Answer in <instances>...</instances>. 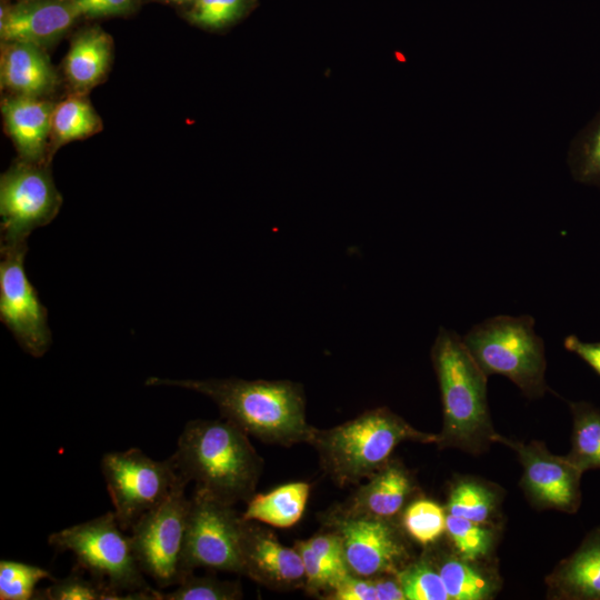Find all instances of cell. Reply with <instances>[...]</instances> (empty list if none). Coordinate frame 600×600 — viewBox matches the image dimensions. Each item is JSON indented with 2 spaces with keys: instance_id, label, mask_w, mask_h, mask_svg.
I'll return each instance as SVG.
<instances>
[{
  "instance_id": "obj_1",
  "label": "cell",
  "mask_w": 600,
  "mask_h": 600,
  "mask_svg": "<svg viewBox=\"0 0 600 600\" xmlns=\"http://www.w3.org/2000/svg\"><path fill=\"white\" fill-rule=\"evenodd\" d=\"M146 384L179 387L204 394L218 406L223 418L266 443L310 444L316 430L307 421L302 386L293 381L150 377Z\"/></svg>"
},
{
  "instance_id": "obj_2",
  "label": "cell",
  "mask_w": 600,
  "mask_h": 600,
  "mask_svg": "<svg viewBox=\"0 0 600 600\" xmlns=\"http://www.w3.org/2000/svg\"><path fill=\"white\" fill-rule=\"evenodd\" d=\"M170 459L194 489L231 506L251 499L263 471L248 434L226 418L189 421Z\"/></svg>"
},
{
  "instance_id": "obj_3",
  "label": "cell",
  "mask_w": 600,
  "mask_h": 600,
  "mask_svg": "<svg viewBox=\"0 0 600 600\" xmlns=\"http://www.w3.org/2000/svg\"><path fill=\"white\" fill-rule=\"evenodd\" d=\"M431 361L442 403V429L436 444L472 454L484 452L497 434L488 406V376L462 338L443 327L432 344Z\"/></svg>"
},
{
  "instance_id": "obj_4",
  "label": "cell",
  "mask_w": 600,
  "mask_h": 600,
  "mask_svg": "<svg viewBox=\"0 0 600 600\" xmlns=\"http://www.w3.org/2000/svg\"><path fill=\"white\" fill-rule=\"evenodd\" d=\"M404 441L436 444L438 433L420 431L382 407L329 429L316 428L310 446L326 474L343 487L373 476Z\"/></svg>"
},
{
  "instance_id": "obj_5",
  "label": "cell",
  "mask_w": 600,
  "mask_h": 600,
  "mask_svg": "<svg viewBox=\"0 0 600 600\" xmlns=\"http://www.w3.org/2000/svg\"><path fill=\"white\" fill-rule=\"evenodd\" d=\"M48 542L59 552L70 551L77 568L108 584L123 599L159 600L160 590L146 581L131 537L124 533L113 511L53 532Z\"/></svg>"
},
{
  "instance_id": "obj_6",
  "label": "cell",
  "mask_w": 600,
  "mask_h": 600,
  "mask_svg": "<svg viewBox=\"0 0 600 600\" xmlns=\"http://www.w3.org/2000/svg\"><path fill=\"white\" fill-rule=\"evenodd\" d=\"M462 340L487 376L507 377L529 399L540 398L548 390L544 344L534 331L531 316L486 319L473 326Z\"/></svg>"
},
{
  "instance_id": "obj_7",
  "label": "cell",
  "mask_w": 600,
  "mask_h": 600,
  "mask_svg": "<svg viewBox=\"0 0 600 600\" xmlns=\"http://www.w3.org/2000/svg\"><path fill=\"white\" fill-rule=\"evenodd\" d=\"M182 477L159 506L143 514L130 529L138 564L158 588L178 586L188 574L183 550L190 498Z\"/></svg>"
},
{
  "instance_id": "obj_8",
  "label": "cell",
  "mask_w": 600,
  "mask_h": 600,
  "mask_svg": "<svg viewBox=\"0 0 600 600\" xmlns=\"http://www.w3.org/2000/svg\"><path fill=\"white\" fill-rule=\"evenodd\" d=\"M101 472L113 512L124 531L164 501L181 479L170 457L153 460L138 448L106 453Z\"/></svg>"
},
{
  "instance_id": "obj_9",
  "label": "cell",
  "mask_w": 600,
  "mask_h": 600,
  "mask_svg": "<svg viewBox=\"0 0 600 600\" xmlns=\"http://www.w3.org/2000/svg\"><path fill=\"white\" fill-rule=\"evenodd\" d=\"M243 517L231 504L194 489L183 550L187 574L197 568L243 574L240 536Z\"/></svg>"
},
{
  "instance_id": "obj_10",
  "label": "cell",
  "mask_w": 600,
  "mask_h": 600,
  "mask_svg": "<svg viewBox=\"0 0 600 600\" xmlns=\"http://www.w3.org/2000/svg\"><path fill=\"white\" fill-rule=\"evenodd\" d=\"M62 198L47 169L23 161L0 179V249L27 244L30 233L52 221Z\"/></svg>"
},
{
  "instance_id": "obj_11",
  "label": "cell",
  "mask_w": 600,
  "mask_h": 600,
  "mask_svg": "<svg viewBox=\"0 0 600 600\" xmlns=\"http://www.w3.org/2000/svg\"><path fill=\"white\" fill-rule=\"evenodd\" d=\"M27 244L0 249V320L19 346L40 358L52 342L48 311L24 269Z\"/></svg>"
},
{
  "instance_id": "obj_12",
  "label": "cell",
  "mask_w": 600,
  "mask_h": 600,
  "mask_svg": "<svg viewBox=\"0 0 600 600\" xmlns=\"http://www.w3.org/2000/svg\"><path fill=\"white\" fill-rule=\"evenodd\" d=\"M321 520L324 527L339 533L351 574L362 578L397 574L411 561L404 534L394 520L326 516Z\"/></svg>"
},
{
  "instance_id": "obj_13",
  "label": "cell",
  "mask_w": 600,
  "mask_h": 600,
  "mask_svg": "<svg viewBox=\"0 0 600 600\" xmlns=\"http://www.w3.org/2000/svg\"><path fill=\"white\" fill-rule=\"evenodd\" d=\"M492 440L517 453L523 470L520 484L532 506L568 513L579 509L583 472L567 456L551 453L541 441L524 443L499 433Z\"/></svg>"
},
{
  "instance_id": "obj_14",
  "label": "cell",
  "mask_w": 600,
  "mask_h": 600,
  "mask_svg": "<svg viewBox=\"0 0 600 600\" xmlns=\"http://www.w3.org/2000/svg\"><path fill=\"white\" fill-rule=\"evenodd\" d=\"M243 574L274 590L304 587V570L298 550L283 546L257 521L243 519L240 536Z\"/></svg>"
},
{
  "instance_id": "obj_15",
  "label": "cell",
  "mask_w": 600,
  "mask_h": 600,
  "mask_svg": "<svg viewBox=\"0 0 600 600\" xmlns=\"http://www.w3.org/2000/svg\"><path fill=\"white\" fill-rule=\"evenodd\" d=\"M416 491L410 471L399 461L390 460L347 500L322 516L394 520L411 502Z\"/></svg>"
},
{
  "instance_id": "obj_16",
  "label": "cell",
  "mask_w": 600,
  "mask_h": 600,
  "mask_svg": "<svg viewBox=\"0 0 600 600\" xmlns=\"http://www.w3.org/2000/svg\"><path fill=\"white\" fill-rule=\"evenodd\" d=\"M81 16L72 0H26L0 9L3 43H30L39 48L58 40Z\"/></svg>"
},
{
  "instance_id": "obj_17",
  "label": "cell",
  "mask_w": 600,
  "mask_h": 600,
  "mask_svg": "<svg viewBox=\"0 0 600 600\" xmlns=\"http://www.w3.org/2000/svg\"><path fill=\"white\" fill-rule=\"evenodd\" d=\"M54 107L50 101L26 96L2 100L7 131L23 161L39 163L43 159Z\"/></svg>"
},
{
  "instance_id": "obj_18",
  "label": "cell",
  "mask_w": 600,
  "mask_h": 600,
  "mask_svg": "<svg viewBox=\"0 0 600 600\" xmlns=\"http://www.w3.org/2000/svg\"><path fill=\"white\" fill-rule=\"evenodd\" d=\"M551 596L569 600H600V528L562 560L547 579Z\"/></svg>"
},
{
  "instance_id": "obj_19",
  "label": "cell",
  "mask_w": 600,
  "mask_h": 600,
  "mask_svg": "<svg viewBox=\"0 0 600 600\" xmlns=\"http://www.w3.org/2000/svg\"><path fill=\"white\" fill-rule=\"evenodd\" d=\"M1 84L17 96L41 98L56 84L54 70L41 48L21 42L2 44Z\"/></svg>"
},
{
  "instance_id": "obj_20",
  "label": "cell",
  "mask_w": 600,
  "mask_h": 600,
  "mask_svg": "<svg viewBox=\"0 0 600 600\" xmlns=\"http://www.w3.org/2000/svg\"><path fill=\"white\" fill-rule=\"evenodd\" d=\"M112 57L111 38L92 28L74 38L66 57L64 72L71 86L86 91L106 76Z\"/></svg>"
},
{
  "instance_id": "obj_21",
  "label": "cell",
  "mask_w": 600,
  "mask_h": 600,
  "mask_svg": "<svg viewBox=\"0 0 600 600\" xmlns=\"http://www.w3.org/2000/svg\"><path fill=\"white\" fill-rule=\"evenodd\" d=\"M309 496L308 482H289L264 493H254L247 501L242 517L276 528H290L302 518Z\"/></svg>"
},
{
  "instance_id": "obj_22",
  "label": "cell",
  "mask_w": 600,
  "mask_h": 600,
  "mask_svg": "<svg viewBox=\"0 0 600 600\" xmlns=\"http://www.w3.org/2000/svg\"><path fill=\"white\" fill-rule=\"evenodd\" d=\"M443 581L450 600H487L498 590L497 578L477 561L461 558L456 552L430 556Z\"/></svg>"
},
{
  "instance_id": "obj_23",
  "label": "cell",
  "mask_w": 600,
  "mask_h": 600,
  "mask_svg": "<svg viewBox=\"0 0 600 600\" xmlns=\"http://www.w3.org/2000/svg\"><path fill=\"white\" fill-rule=\"evenodd\" d=\"M500 494L496 487L474 478L457 480L449 492L447 513L488 524L496 517Z\"/></svg>"
},
{
  "instance_id": "obj_24",
  "label": "cell",
  "mask_w": 600,
  "mask_h": 600,
  "mask_svg": "<svg viewBox=\"0 0 600 600\" xmlns=\"http://www.w3.org/2000/svg\"><path fill=\"white\" fill-rule=\"evenodd\" d=\"M570 409L573 426L567 457L582 472L600 469V410L584 401L570 402Z\"/></svg>"
},
{
  "instance_id": "obj_25",
  "label": "cell",
  "mask_w": 600,
  "mask_h": 600,
  "mask_svg": "<svg viewBox=\"0 0 600 600\" xmlns=\"http://www.w3.org/2000/svg\"><path fill=\"white\" fill-rule=\"evenodd\" d=\"M567 163L577 182L600 188V110L572 139Z\"/></svg>"
},
{
  "instance_id": "obj_26",
  "label": "cell",
  "mask_w": 600,
  "mask_h": 600,
  "mask_svg": "<svg viewBox=\"0 0 600 600\" xmlns=\"http://www.w3.org/2000/svg\"><path fill=\"white\" fill-rule=\"evenodd\" d=\"M101 129L92 106L81 97H71L54 107L51 131L57 144L87 138Z\"/></svg>"
},
{
  "instance_id": "obj_27",
  "label": "cell",
  "mask_w": 600,
  "mask_h": 600,
  "mask_svg": "<svg viewBox=\"0 0 600 600\" xmlns=\"http://www.w3.org/2000/svg\"><path fill=\"white\" fill-rule=\"evenodd\" d=\"M447 510L436 501L412 500L401 513V526L417 543L428 547L446 533Z\"/></svg>"
},
{
  "instance_id": "obj_28",
  "label": "cell",
  "mask_w": 600,
  "mask_h": 600,
  "mask_svg": "<svg viewBox=\"0 0 600 600\" xmlns=\"http://www.w3.org/2000/svg\"><path fill=\"white\" fill-rule=\"evenodd\" d=\"M446 533L453 551L467 560L479 562L493 549L494 532L488 524L447 513Z\"/></svg>"
},
{
  "instance_id": "obj_29",
  "label": "cell",
  "mask_w": 600,
  "mask_h": 600,
  "mask_svg": "<svg viewBox=\"0 0 600 600\" xmlns=\"http://www.w3.org/2000/svg\"><path fill=\"white\" fill-rule=\"evenodd\" d=\"M408 600H450L440 573L426 553L396 574Z\"/></svg>"
},
{
  "instance_id": "obj_30",
  "label": "cell",
  "mask_w": 600,
  "mask_h": 600,
  "mask_svg": "<svg viewBox=\"0 0 600 600\" xmlns=\"http://www.w3.org/2000/svg\"><path fill=\"white\" fill-rule=\"evenodd\" d=\"M33 599L37 600H122L121 593L106 583L93 578L87 579L79 571L73 570L62 579H54L46 589L37 590Z\"/></svg>"
},
{
  "instance_id": "obj_31",
  "label": "cell",
  "mask_w": 600,
  "mask_h": 600,
  "mask_svg": "<svg viewBox=\"0 0 600 600\" xmlns=\"http://www.w3.org/2000/svg\"><path fill=\"white\" fill-rule=\"evenodd\" d=\"M243 597L239 581L219 580L207 574H188L171 592L159 593V600H238Z\"/></svg>"
},
{
  "instance_id": "obj_32",
  "label": "cell",
  "mask_w": 600,
  "mask_h": 600,
  "mask_svg": "<svg viewBox=\"0 0 600 600\" xmlns=\"http://www.w3.org/2000/svg\"><path fill=\"white\" fill-rule=\"evenodd\" d=\"M43 579L54 580L44 568L2 559L0 561V599H33L37 591L36 587Z\"/></svg>"
},
{
  "instance_id": "obj_33",
  "label": "cell",
  "mask_w": 600,
  "mask_h": 600,
  "mask_svg": "<svg viewBox=\"0 0 600 600\" xmlns=\"http://www.w3.org/2000/svg\"><path fill=\"white\" fill-rule=\"evenodd\" d=\"M304 570V589L310 594L327 593L350 574L318 556L306 540L296 541Z\"/></svg>"
},
{
  "instance_id": "obj_34",
  "label": "cell",
  "mask_w": 600,
  "mask_h": 600,
  "mask_svg": "<svg viewBox=\"0 0 600 600\" xmlns=\"http://www.w3.org/2000/svg\"><path fill=\"white\" fill-rule=\"evenodd\" d=\"M243 0H196L191 20L202 26L220 27L241 12Z\"/></svg>"
},
{
  "instance_id": "obj_35",
  "label": "cell",
  "mask_w": 600,
  "mask_h": 600,
  "mask_svg": "<svg viewBox=\"0 0 600 600\" xmlns=\"http://www.w3.org/2000/svg\"><path fill=\"white\" fill-rule=\"evenodd\" d=\"M328 600H377L373 578L347 576L333 589L324 593Z\"/></svg>"
},
{
  "instance_id": "obj_36",
  "label": "cell",
  "mask_w": 600,
  "mask_h": 600,
  "mask_svg": "<svg viewBox=\"0 0 600 600\" xmlns=\"http://www.w3.org/2000/svg\"><path fill=\"white\" fill-rule=\"evenodd\" d=\"M306 541L322 559L334 567L349 571L344 560L342 541L336 530L326 527L323 532L316 533Z\"/></svg>"
},
{
  "instance_id": "obj_37",
  "label": "cell",
  "mask_w": 600,
  "mask_h": 600,
  "mask_svg": "<svg viewBox=\"0 0 600 600\" xmlns=\"http://www.w3.org/2000/svg\"><path fill=\"white\" fill-rule=\"evenodd\" d=\"M81 14L104 17L122 14L131 10L134 0H72Z\"/></svg>"
},
{
  "instance_id": "obj_38",
  "label": "cell",
  "mask_w": 600,
  "mask_h": 600,
  "mask_svg": "<svg viewBox=\"0 0 600 600\" xmlns=\"http://www.w3.org/2000/svg\"><path fill=\"white\" fill-rule=\"evenodd\" d=\"M564 348L581 358L600 376V341H583L574 334L567 336L563 340Z\"/></svg>"
},
{
  "instance_id": "obj_39",
  "label": "cell",
  "mask_w": 600,
  "mask_h": 600,
  "mask_svg": "<svg viewBox=\"0 0 600 600\" xmlns=\"http://www.w3.org/2000/svg\"><path fill=\"white\" fill-rule=\"evenodd\" d=\"M377 600H404V594L396 574L374 577Z\"/></svg>"
},
{
  "instance_id": "obj_40",
  "label": "cell",
  "mask_w": 600,
  "mask_h": 600,
  "mask_svg": "<svg viewBox=\"0 0 600 600\" xmlns=\"http://www.w3.org/2000/svg\"><path fill=\"white\" fill-rule=\"evenodd\" d=\"M171 1L182 3V2H188V1H191V0H171Z\"/></svg>"
}]
</instances>
